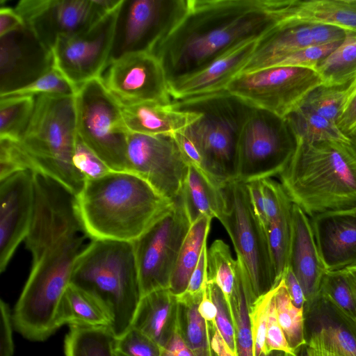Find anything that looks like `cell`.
<instances>
[{
    "mask_svg": "<svg viewBox=\"0 0 356 356\" xmlns=\"http://www.w3.org/2000/svg\"><path fill=\"white\" fill-rule=\"evenodd\" d=\"M33 172L34 211L25 238L32 267L12 319L14 330L25 339L42 341L59 328L62 298L90 238L79 215L76 195L56 180Z\"/></svg>",
    "mask_w": 356,
    "mask_h": 356,
    "instance_id": "obj_1",
    "label": "cell"
},
{
    "mask_svg": "<svg viewBox=\"0 0 356 356\" xmlns=\"http://www.w3.org/2000/svg\"><path fill=\"white\" fill-rule=\"evenodd\" d=\"M293 0H188L154 54L168 81L204 67L243 42L259 40L289 13Z\"/></svg>",
    "mask_w": 356,
    "mask_h": 356,
    "instance_id": "obj_2",
    "label": "cell"
},
{
    "mask_svg": "<svg viewBox=\"0 0 356 356\" xmlns=\"http://www.w3.org/2000/svg\"><path fill=\"white\" fill-rule=\"evenodd\" d=\"M76 200L91 240L127 242L137 239L174 204L136 174L116 171L86 179Z\"/></svg>",
    "mask_w": 356,
    "mask_h": 356,
    "instance_id": "obj_3",
    "label": "cell"
},
{
    "mask_svg": "<svg viewBox=\"0 0 356 356\" xmlns=\"http://www.w3.org/2000/svg\"><path fill=\"white\" fill-rule=\"evenodd\" d=\"M278 177L292 202L309 218L356 210V138L349 142L297 140L292 159Z\"/></svg>",
    "mask_w": 356,
    "mask_h": 356,
    "instance_id": "obj_4",
    "label": "cell"
},
{
    "mask_svg": "<svg viewBox=\"0 0 356 356\" xmlns=\"http://www.w3.org/2000/svg\"><path fill=\"white\" fill-rule=\"evenodd\" d=\"M178 110L200 117L174 135L191 165L219 186L236 180L238 143L253 107L224 91L172 102Z\"/></svg>",
    "mask_w": 356,
    "mask_h": 356,
    "instance_id": "obj_5",
    "label": "cell"
},
{
    "mask_svg": "<svg viewBox=\"0 0 356 356\" xmlns=\"http://www.w3.org/2000/svg\"><path fill=\"white\" fill-rule=\"evenodd\" d=\"M76 136L75 95L35 97L30 121L13 149L17 169L46 175L77 195L86 178L72 161Z\"/></svg>",
    "mask_w": 356,
    "mask_h": 356,
    "instance_id": "obj_6",
    "label": "cell"
},
{
    "mask_svg": "<svg viewBox=\"0 0 356 356\" xmlns=\"http://www.w3.org/2000/svg\"><path fill=\"white\" fill-rule=\"evenodd\" d=\"M106 309L115 338L131 328L142 297L132 242L91 240L76 261L70 284Z\"/></svg>",
    "mask_w": 356,
    "mask_h": 356,
    "instance_id": "obj_7",
    "label": "cell"
},
{
    "mask_svg": "<svg viewBox=\"0 0 356 356\" xmlns=\"http://www.w3.org/2000/svg\"><path fill=\"white\" fill-rule=\"evenodd\" d=\"M77 134L113 171L131 172L127 159L130 133L120 104L102 78L80 86L75 95Z\"/></svg>",
    "mask_w": 356,
    "mask_h": 356,
    "instance_id": "obj_8",
    "label": "cell"
},
{
    "mask_svg": "<svg viewBox=\"0 0 356 356\" xmlns=\"http://www.w3.org/2000/svg\"><path fill=\"white\" fill-rule=\"evenodd\" d=\"M222 204L218 219L227 230L244 265L256 298L276 286L266 234L253 211L246 183L220 186Z\"/></svg>",
    "mask_w": 356,
    "mask_h": 356,
    "instance_id": "obj_9",
    "label": "cell"
},
{
    "mask_svg": "<svg viewBox=\"0 0 356 356\" xmlns=\"http://www.w3.org/2000/svg\"><path fill=\"white\" fill-rule=\"evenodd\" d=\"M296 147V138L285 118L254 108L240 133L236 180L247 184L279 176Z\"/></svg>",
    "mask_w": 356,
    "mask_h": 356,
    "instance_id": "obj_10",
    "label": "cell"
},
{
    "mask_svg": "<svg viewBox=\"0 0 356 356\" xmlns=\"http://www.w3.org/2000/svg\"><path fill=\"white\" fill-rule=\"evenodd\" d=\"M321 85L322 80L313 69L275 65L241 72L229 83L225 92L253 108L284 118Z\"/></svg>",
    "mask_w": 356,
    "mask_h": 356,
    "instance_id": "obj_11",
    "label": "cell"
},
{
    "mask_svg": "<svg viewBox=\"0 0 356 356\" xmlns=\"http://www.w3.org/2000/svg\"><path fill=\"white\" fill-rule=\"evenodd\" d=\"M191 226L179 194L172 208L132 242L142 296L169 287Z\"/></svg>",
    "mask_w": 356,
    "mask_h": 356,
    "instance_id": "obj_12",
    "label": "cell"
},
{
    "mask_svg": "<svg viewBox=\"0 0 356 356\" xmlns=\"http://www.w3.org/2000/svg\"><path fill=\"white\" fill-rule=\"evenodd\" d=\"M187 8L188 0H123L108 65L127 54L153 53Z\"/></svg>",
    "mask_w": 356,
    "mask_h": 356,
    "instance_id": "obj_13",
    "label": "cell"
},
{
    "mask_svg": "<svg viewBox=\"0 0 356 356\" xmlns=\"http://www.w3.org/2000/svg\"><path fill=\"white\" fill-rule=\"evenodd\" d=\"M121 4L88 29L58 39L52 50L54 66L77 89L106 70Z\"/></svg>",
    "mask_w": 356,
    "mask_h": 356,
    "instance_id": "obj_14",
    "label": "cell"
},
{
    "mask_svg": "<svg viewBox=\"0 0 356 356\" xmlns=\"http://www.w3.org/2000/svg\"><path fill=\"white\" fill-rule=\"evenodd\" d=\"M127 159L130 171L163 197L174 202L179 195L190 164L174 136L130 132Z\"/></svg>",
    "mask_w": 356,
    "mask_h": 356,
    "instance_id": "obj_15",
    "label": "cell"
},
{
    "mask_svg": "<svg viewBox=\"0 0 356 356\" xmlns=\"http://www.w3.org/2000/svg\"><path fill=\"white\" fill-rule=\"evenodd\" d=\"M14 9L51 51L59 38L86 30L111 12L102 0H21Z\"/></svg>",
    "mask_w": 356,
    "mask_h": 356,
    "instance_id": "obj_16",
    "label": "cell"
},
{
    "mask_svg": "<svg viewBox=\"0 0 356 356\" xmlns=\"http://www.w3.org/2000/svg\"><path fill=\"white\" fill-rule=\"evenodd\" d=\"M102 78L121 105L172 102L165 72L152 53L124 55L111 62Z\"/></svg>",
    "mask_w": 356,
    "mask_h": 356,
    "instance_id": "obj_17",
    "label": "cell"
},
{
    "mask_svg": "<svg viewBox=\"0 0 356 356\" xmlns=\"http://www.w3.org/2000/svg\"><path fill=\"white\" fill-rule=\"evenodd\" d=\"M54 67L53 52L26 24L0 37V97L31 84Z\"/></svg>",
    "mask_w": 356,
    "mask_h": 356,
    "instance_id": "obj_18",
    "label": "cell"
},
{
    "mask_svg": "<svg viewBox=\"0 0 356 356\" xmlns=\"http://www.w3.org/2000/svg\"><path fill=\"white\" fill-rule=\"evenodd\" d=\"M0 271L6 269L29 232L34 211L33 172L22 170L0 179Z\"/></svg>",
    "mask_w": 356,
    "mask_h": 356,
    "instance_id": "obj_19",
    "label": "cell"
},
{
    "mask_svg": "<svg viewBox=\"0 0 356 356\" xmlns=\"http://www.w3.org/2000/svg\"><path fill=\"white\" fill-rule=\"evenodd\" d=\"M346 31L330 25L284 19L257 40L241 72L264 68L280 57L311 46L343 40Z\"/></svg>",
    "mask_w": 356,
    "mask_h": 356,
    "instance_id": "obj_20",
    "label": "cell"
},
{
    "mask_svg": "<svg viewBox=\"0 0 356 356\" xmlns=\"http://www.w3.org/2000/svg\"><path fill=\"white\" fill-rule=\"evenodd\" d=\"M257 40L240 43L198 71L168 82L172 101L225 91L250 61Z\"/></svg>",
    "mask_w": 356,
    "mask_h": 356,
    "instance_id": "obj_21",
    "label": "cell"
},
{
    "mask_svg": "<svg viewBox=\"0 0 356 356\" xmlns=\"http://www.w3.org/2000/svg\"><path fill=\"white\" fill-rule=\"evenodd\" d=\"M307 344L336 356H356V322L321 297L304 308Z\"/></svg>",
    "mask_w": 356,
    "mask_h": 356,
    "instance_id": "obj_22",
    "label": "cell"
},
{
    "mask_svg": "<svg viewBox=\"0 0 356 356\" xmlns=\"http://www.w3.org/2000/svg\"><path fill=\"white\" fill-rule=\"evenodd\" d=\"M309 218L325 269L356 266V210L326 212Z\"/></svg>",
    "mask_w": 356,
    "mask_h": 356,
    "instance_id": "obj_23",
    "label": "cell"
},
{
    "mask_svg": "<svg viewBox=\"0 0 356 356\" xmlns=\"http://www.w3.org/2000/svg\"><path fill=\"white\" fill-rule=\"evenodd\" d=\"M289 267L298 280L310 306L319 296L326 269L320 257L309 217L297 204L291 211V241Z\"/></svg>",
    "mask_w": 356,
    "mask_h": 356,
    "instance_id": "obj_24",
    "label": "cell"
},
{
    "mask_svg": "<svg viewBox=\"0 0 356 356\" xmlns=\"http://www.w3.org/2000/svg\"><path fill=\"white\" fill-rule=\"evenodd\" d=\"M121 108L130 132L153 136H174L200 117L199 113L177 109L172 102H146L121 105Z\"/></svg>",
    "mask_w": 356,
    "mask_h": 356,
    "instance_id": "obj_25",
    "label": "cell"
},
{
    "mask_svg": "<svg viewBox=\"0 0 356 356\" xmlns=\"http://www.w3.org/2000/svg\"><path fill=\"white\" fill-rule=\"evenodd\" d=\"M131 327L140 332L161 348L177 331L178 301L168 288L143 296Z\"/></svg>",
    "mask_w": 356,
    "mask_h": 356,
    "instance_id": "obj_26",
    "label": "cell"
},
{
    "mask_svg": "<svg viewBox=\"0 0 356 356\" xmlns=\"http://www.w3.org/2000/svg\"><path fill=\"white\" fill-rule=\"evenodd\" d=\"M285 19L330 25L356 33V0H293Z\"/></svg>",
    "mask_w": 356,
    "mask_h": 356,
    "instance_id": "obj_27",
    "label": "cell"
},
{
    "mask_svg": "<svg viewBox=\"0 0 356 356\" xmlns=\"http://www.w3.org/2000/svg\"><path fill=\"white\" fill-rule=\"evenodd\" d=\"M180 195L191 224L202 216L218 218L222 204L220 186L193 165H189Z\"/></svg>",
    "mask_w": 356,
    "mask_h": 356,
    "instance_id": "obj_28",
    "label": "cell"
},
{
    "mask_svg": "<svg viewBox=\"0 0 356 356\" xmlns=\"http://www.w3.org/2000/svg\"><path fill=\"white\" fill-rule=\"evenodd\" d=\"M256 299L248 272L243 263L237 259L234 288L231 298V314L235 332L236 356H254L249 310L250 305Z\"/></svg>",
    "mask_w": 356,
    "mask_h": 356,
    "instance_id": "obj_29",
    "label": "cell"
},
{
    "mask_svg": "<svg viewBox=\"0 0 356 356\" xmlns=\"http://www.w3.org/2000/svg\"><path fill=\"white\" fill-rule=\"evenodd\" d=\"M59 327L65 324L111 327V318L103 305L84 291L70 284L62 298L58 316Z\"/></svg>",
    "mask_w": 356,
    "mask_h": 356,
    "instance_id": "obj_30",
    "label": "cell"
},
{
    "mask_svg": "<svg viewBox=\"0 0 356 356\" xmlns=\"http://www.w3.org/2000/svg\"><path fill=\"white\" fill-rule=\"evenodd\" d=\"M211 219L208 216H202L191 224L170 280L168 289L175 296L181 294L187 288L207 241Z\"/></svg>",
    "mask_w": 356,
    "mask_h": 356,
    "instance_id": "obj_31",
    "label": "cell"
},
{
    "mask_svg": "<svg viewBox=\"0 0 356 356\" xmlns=\"http://www.w3.org/2000/svg\"><path fill=\"white\" fill-rule=\"evenodd\" d=\"M178 301L177 331L193 356H215L209 327L198 312L202 299L185 293L176 296Z\"/></svg>",
    "mask_w": 356,
    "mask_h": 356,
    "instance_id": "obj_32",
    "label": "cell"
},
{
    "mask_svg": "<svg viewBox=\"0 0 356 356\" xmlns=\"http://www.w3.org/2000/svg\"><path fill=\"white\" fill-rule=\"evenodd\" d=\"M115 339L109 327L70 325L64 340L65 356H115Z\"/></svg>",
    "mask_w": 356,
    "mask_h": 356,
    "instance_id": "obj_33",
    "label": "cell"
},
{
    "mask_svg": "<svg viewBox=\"0 0 356 356\" xmlns=\"http://www.w3.org/2000/svg\"><path fill=\"white\" fill-rule=\"evenodd\" d=\"M316 70L322 85H348L356 74V33L346 31L342 42L318 64Z\"/></svg>",
    "mask_w": 356,
    "mask_h": 356,
    "instance_id": "obj_34",
    "label": "cell"
},
{
    "mask_svg": "<svg viewBox=\"0 0 356 356\" xmlns=\"http://www.w3.org/2000/svg\"><path fill=\"white\" fill-rule=\"evenodd\" d=\"M284 118L296 140L316 143L326 140L349 142L352 139L336 123L300 106H298Z\"/></svg>",
    "mask_w": 356,
    "mask_h": 356,
    "instance_id": "obj_35",
    "label": "cell"
},
{
    "mask_svg": "<svg viewBox=\"0 0 356 356\" xmlns=\"http://www.w3.org/2000/svg\"><path fill=\"white\" fill-rule=\"evenodd\" d=\"M274 300L278 322L289 347L295 352L307 344L304 308L296 307L283 279L274 288Z\"/></svg>",
    "mask_w": 356,
    "mask_h": 356,
    "instance_id": "obj_36",
    "label": "cell"
},
{
    "mask_svg": "<svg viewBox=\"0 0 356 356\" xmlns=\"http://www.w3.org/2000/svg\"><path fill=\"white\" fill-rule=\"evenodd\" d=\"M35 97H0V139L19 142L30 121Z\"/></svg>",
    "mask_w": 356,
    "mask_h": 356,
    "instance_id": "obj_37",
    "label": "cell"
},
{
    "mask_svg": "<svg viewBox=\"0 0 356 356\" xmlns=\"http://www.w3.org/2000/svg\"><path fill=\"white\" fill-rule=\"evenodd\" d=\"M235 268L236 260L232 258L229 245L221 239L215 240L207 250L208 281L216 283L220 287L230 312Z\"/></svg>",
    "mask_w": 356,
    "mask_h": 356,
    "instance_id": "obj_38",
    "label": "cell"
},
{
    "mask_svg": "<svg viewBox=\"0 0 356 356\" xmlns=\"http://www.w3.org/2000/svg\"><path fill=\"white\" fill-rule=\"evenodd\" d=\"M291 210L268 225L266 234L276 286L289 267L291 241Z\"/></svg>",
    "mask_w": 356,
    "mask_h": 356,
    "instance_id": "obj_39",
    "label": "cell"
},
{
    "mask_svg": "<svg viewBox=\"0 0 356 356\" xmlns=\"http://www.w3.org/2000/svg\"><path fill=\"white\" fill-rule=\"evenodd\" d=\"M319 296L356 322V305L344 269L326 270L321 281Z\"/></svg>",
    "mask_w": 356,
    "mask_h": 356,
    "instance_id": "obj_40",
    "label": "cell"
},
{
    "mask_svg": "<svg viewBox=\"0 0 356 356\" xmlns=\"http://www.w3.org/2000/svg\"><path fill=\"white\" fill-rule=\"evenodd\" d=\"M348 85L341 86L321 85L312 90L298 106L337 124Z\"/></svg>",
    "mask_w": 356,
    "mask_h": 356,
    "instance_id": "obj_41",
    "label": "cell"
},
{
    "mask_svg": "<svg viewBox=\"0 0 356 356\" xmlns=\"http://www.w3.org/2000/svg\"><path fill=\"white\" fill-rule=\"evenodd\" d=\"M77 88L54 66L47 73L31 84L0 97L12 96L48 95L56 97L74 96Z\"/></svg>",
    "mask_w": 356,
    "mask_h": 356,
    "instance_id": "obj_42",
    "label": "cell"
},
{
    "mask_svg": "<svg viewBox=\"0 0 356 356\" xmlns=\"http://www.w3.org/2000/svg\"><path fill=\"white\" fill-rule=\"evenodd\" d=\"M343 40L311 46L293 51L280 57L269 66H294L316 70L318 64L334 51Z\"/></svg>",
    "mask_w": 356,
    "mask_h": 356,
    "instance_id": "obj_43",
    "label": "cell"
},
{
    "mask_svg": "<svg viewBox=\"0 0 356 356\" xmlns=\"http://www.w3.org/2000/svg\"><path fill=\"white\" fill-rule=\"evenodd\" d=\"M274 295V288L257 298L249 310L251 330L254 340V356L266 355V339L268 313L270 300Z\"/></svg>",
    "mask_w": 356,
    "mask_h": 356,
    "instance_id": "obj_44",
    "label": "cell"
},
{
    "mask_svg": "<svg viewBox=\"0 0 356 356\" xmlns=\"http://www.w3.org/2000/svg\"><path fill=\"white\" fill-rule=\"evenodd\" d=\"M115 356H160L161 347L140 332L131 327L116 338Z\"/></svg>",
    "mask_w": 356,
    "mask_h": 356,
    "instance_id": "obj_45",
    "label": "cell"
},
{
    "mask_svg": "<svg viewBox=\"0 0 356 356\" xmlns=\"http://www.w3.org/2000/svg\"><path fill=\"white\" fill-rule=\"evenodd\" d=\"M268 225L291 210L293 202L281 183L271 178L260 180Z\"/></svg>",
    "mask_w": 356,
    "mask_h": 356,
    "instance_id": "obj_46",
    "label": "cell"
},
{
    "mask_svg": "<svg viewBox=\"0 0 356 356\" xmlns=\"http://www.w3.org/2000/svg\"><path fill=\"white\" fill-rule=\"evenodd\" d=\"M211 298L216 307V327L234 356L236 355L235 332L232 314L222 291L214 282L207 281Z\"/></svg>",
    "mask_w": 356,
    "mask_h": 356,
    "instance_id": "obj_47",
    "label": "cell"
},
{
    "mask_svg": "<svg viewBox=\"0 0 356 356\" xmlns=\"http://www.w3.org/2000/svg\"><path fill=\"white\" fill-rule=\"evenodd\" d=\"M72 161L86 180L97 179L113 171L86 145L78 134Z\"/></svg>",
    "mask_w": 356,
    "mask_h": 356,
    "instance_id": "obj_48",
    "label": "cell"
},
{
    "mask_svg": "<svg viewBox=\"0 0 356 356\" xmlns=\"http://www.w3.org/2000/svg\"><path fill=\"white\" fill-rule=\"evenodd\" d=\"M272 351H282L293 356L296 355L295 352L289 347L278 322L274 295L270 300L268 313L266 355Z\"/></svg>",
    "mask_w": 356,
    "mask_h": 356,
    "instance_id": "obj_49",
    "label": "cell"
},
{
    "mask_svg": "<svg viewBox=\"0 0 356 356\" xmlns=\"http://www.w3.org/2000/svg\"><path fill=\"white\" fill-rule=\"evenodd\" d=\"M337 125L347 136L356 138V74L346 88Z\"/></svg>",
    "mask_w": 356,
    "mask_h": 356,
    "instance_id": "obj_50",
    "label": "cell"
},
{
    "mask_svg": "<svg viewBox=\"0 0 356 356\" xmlns=\"http://www.w3.org/2000/svg\"><path fill=\"white\" fill-rule=\"evenodd\" d=\"M12 313L8 305L0 300V356H13L14 343Z\"/></svg>",
    "mask_w": 356,
    "mask_h": 356,
    "instance_id": "obj_51",
    "label": "cell"
},
{
    "mask_svg": "<svg viewBox=\"0 0 356 356\" xmlns=\"http://www.w3.org/2000/svg\"><path fill=\"white\" fill-rule=\"evenodd\" d=\"M207 242L204 244L199 261L195 268L187 286L184 292L193 297L203 296L204 288L208 281L207 276Z\"/></svg>",
    "mask_w": 356,
    "mask_h": 356,
    "instance_id": "obj_52",
    "label": "cell"
},
{
    "mask_svg": "<svg viewBox=\"0 0 356 356\" xmlns=\"http://www.w3.org/2000/svg\"><path fill=\"white\" fill-rule=\"evenodd\" d=\"M253 211L262 227L266 231L268 220L265 211L264 200L260 180L246 184Z\"/></svg>",
    "mask_w": 356,
    "mask_h": 356,
    "instance_id": "obj_53",
    "label": "cell"
},
{
    "mask_svg": "<svg viewBox=\"0 0 356 356\" xmlns=\"http://www.w3.org/2000/svg\"><path fill=\"white\" fill-rule=\"evenodd\" d=\"M282 279L293 304L298 308H304L306 300L302 288L289 267L284 272Z\"/></svg>",
    "mask_w": 356,
    "mask_h": 356,
    "instance_id": "obj_54",
    "label": "cell"
},
{
    "mask_svg": "<svg viewBox=\"0 0 356 356\" xmlns=\"http://www.w3.org/2000/svg\"><path fill=\"white\" fill-rule=\"evenodd\" d=\"M24 23L14 8L1 6L0 8V37L18 29Z\"/></svg>",
    "mask_w": 356,
    "mask_h": 356,
    "instance_id": "obj_55",
    "label": "cell"
},
{
    "mask_svg": "<svg viewBox=\"0 0 356 356\" xmlns=\"http://www.w3.org/2000/svg\"><path fill=\"white\" fill-rule=\"evenodd\" d=\"M160 356H193V355L177 331L170 341L161 348Z\"/></svg>",
    "mask_w": 356,
    "mask_h": 356,
    "instance_id": "obj_56",
    "label": "cell"
},
{
    "mask_svg": "<svg viewBox=\"0 0 356 356\" xmlns=\"http://www.w3.org/2000/svg\"><path fill=\"white\" fill-rule=\"evenodd\" d=\"M198 312L207 324L216 325V307L211 298L207 282L204 288L202 299L198 306Z\"/></svg>",
    "mask_w": 356,
    "mask_h": 356,
    "instance_id": "obj_57",
    "label": "cell"
},
{
    "mask_svg": "<svg viewBox=\"0 0 356 356\" xmlns=\"http://www.w3.org/2000/svg\"><path fill=\"white\" fill-rule=\"evenodd\" d=\"M211 335V348L215 356H234L221 337L216 325L208 324Z\"/></svg>",
    "mask_w": 356,
    "mask_h": 356,
    "instance_id": "obj_58",
    "label": "cell"
},
{
    "mask_svg": "<svg viewBox=\"0 0 356 356\" xmlns=\"http://www.w3.org/2000/svg\"><path fill=\"white\" fill-rule=\"evenodd\" d=\"M344 270L356 305V266L347 268Z\"/></svg>",
    "mask_w": 356,
    "mask_h": 356,
    "instance_id": "obj_59",
    "label": "cell"
},
{
    "mask_svg": "<svg viewBox=\"0 0 356 356\" xmlns=\"http://www.w3.org/2000/svg\"><path fill=\"white\" fill-rule=\"evenodd\" d=\"M309 348L310 356H336L334 354L317 348Z\"/></svg>",
    "mask_w": 356,
    "mask_h": 356,
    "instance_id": "obj_60",
    "label": "cell"
},
{
    "mask_svg": "<svg viewBox=\"0 0 356 356\" xmlns=\"http://www.w3.org/2000/svg\"><path fill=\"white\" fill-rule=\"evenodd\" d=\"M296 356H310V352H309V348L307 344H305L300 347L297 351H296Z\"/></svg>",
    "mask_w": 356,
    "mask_h": 356,
    "instance_id": "obj_61",
    "label": "cell"
},
{
    "mask_svg": "<svg viewBox=\"0 0 356 356\" xmlns=\"http://www.w3.org/2000/svg\"><path fill=\"white\" fill-rule=\"evenodd\" d=\"M260 356H293V355L288 354L285 352H282V351H272L267 355L262 353Z\"/></svg>",
    "mask_w": 356,
    "mask_h": 356,
    "instance_id": "obj_62",
    "label": "cell"
}]
</instances>
